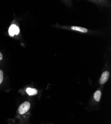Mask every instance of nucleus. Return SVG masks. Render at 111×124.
I'll return each mask as SVG.
<instances>
[{
  "instance_id": "1",
  "label": "nucleus",
  "mask_w": 111,
  "mask_h": 124,
  "mask_svg": "<svg viewBox=\"0 0 111 124\" xmlns=\"http://www.w3.org/2000/svg\"><path fill=\"white\" fill-rule=\"evenodd\" d=\"M30 107H31V104L28 101H26L19 106L18 111L20 114H24L25 113L27 112Z\"/></svg>"
},
{
  "instance_id": "2",
  "label": "nucleus",
  "mask_w": 111,
  "mask_h": 124,
  "mask_svg": "<svg viewBox=\"0 0 111 124\" xmlns=\"http://www.w3.org/2000/svg\"><path fill=\"white\" fill-rule=\"evenodd\" d=\"M9 35L11 37H13L15 35H18L19 33V27L15 24H12L9 27Z\"/></svg>"
},
{
  "instance_id": "3",
  "label": "nucleus",
  "mask_w": 111,
  "mask_h": 124,
  "mask_svg": "<svg viewBox=\"0 0 111 124\" xmlns=\"http://www.w3.org/2000/svg\"><path fill=\"white\" fill-rule=\"evenodd\" d=\"M110 73L108 71H106L102 74L101 77L100 79V84L101 85H103L107 82L109 77Z\"/></svg>"
},
{
  "instance_id": "4",
  "label": "nucleus",
  "mask_w": 111,
  "mask_h": 124,
  "mask_svg": "<svg viewBox=\"0 0 111 124\" xmlns=\"http://www.w3.org/2000/svg\"><path fill=\"white\" fill-rule=\"evenodd\" d=\"M71 29L73 30L78 31L81 32L83 33H86L88 31V30L85 28L81 27H78V26H73L71 27Z\"/></svg>"
},
{
  "instance_id": "5",
  "label": "nucleus",
  "mask_w": 111,
  "mask_h": 124,
  "mask_svg": "<svg viewBox=\"0 0 111 124\" xmlns=\"http://www.w3.org/2000/svg\"><path fill=\"white\" fill-rule=\"evenodd\" d=\"M26 92L30 96L35 95L37 93V90L35 88H27L26 89Z\"/></svg>"
},
{
  "instance_id": "6",
  "label": "nucleus",
  "mask_w": 111,
  "mask_h": 124,
  "mask_svg": "<svg viewBox=\"0 0 111 124\" xmlns=\"http://www.w3.org/2000/svg\"><path fill=\"white\" fill-rule=\"evenodd\" d=\"M101 95H102V93L101 92L100 90H97L94 94V98L95 101L99 102L100 101L101 98Z\"/></svg>"
},
{
  "instance_id": "7",
  "label": "nucleus",
  "mask_w": 111,
  "mask_h": 124,
  "mask_svg": "<svg viewBox=\"0 0 111 124\" xmlns=\"http://www.w3.org/2000/svg\"><path fill=\"white\" fill-rule=\"evenodd\" d=\"M3 75H4V72L3 70H0V85H1L4 79V77H3Z\"/></svg>"
},
{
  "instance_id": "8",
  "label": "nucleus",
  "mask_w": 111,
  "mask_h": 124,
  "mask_svg": "<svg viewBox=\"0 0 111 124\" xmlns=\"http://www.w3.org/2000/svg\"><path fill=\"white\" fill-rule=\"evenodd\" d=\"M2 59H3V55L1 52H0V61H1Z\"/></svg>"
}]
</instances>
